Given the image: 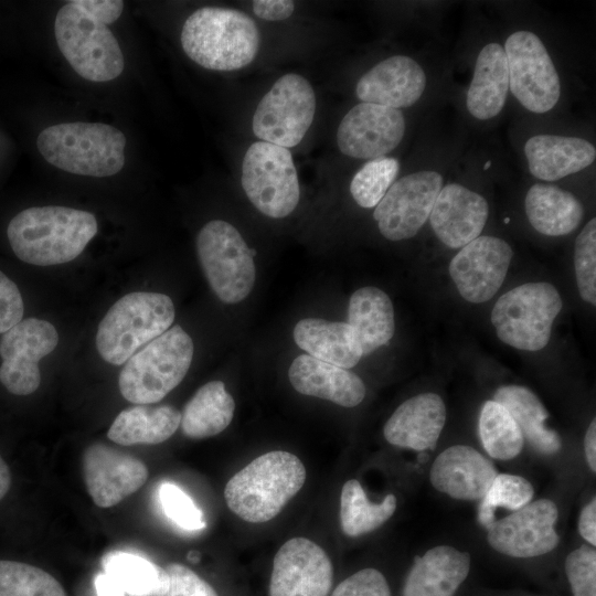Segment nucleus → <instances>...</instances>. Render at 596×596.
<instances>
[{"instance_id": "obj_2", "label": "nucleus", "mask_w": 596, "mask_h": 596, "mask_svg": "<svg viewBox=\"0 0 596 596\" xmlns=\"http://www.w3.org/2000/svg\"><path fill=\"white\" fill-rule=\"evenodd\" d=\"M98 230L94 214L67 206H34L10 221L7 235L19 259L52 266L75 259Z\"/></svg>"}, {"instance_id": "obj_21", "label": "nucleus", "mask_w": 596, "mask_h": 596, "mask_svg": "<svg viewBox=\"0 0 596 596\" xmlns=\"http://www.w3.org/2000/svg\"><path fill=\"white\" fill-rule=\"evenodd\" d=\"M425 87L426 75L422 66L409 56L394 55L360 77L355 95L363 103L400 109L414 105Z\"/></svg>"}, {"instance_id": "obj_27", "label": "nucleus", "mask_w": 596, "mask_h": 596, "mask_svg": "<svg viewBox=\"0 0 596 596\" xmlns=\"http://www.w3.org/2000/svg\"><path fill=\"white\" fill-rule=\"evenodd\" d=\"M292 334L308 355L339 368H353L363 355L349 323L305 318L296 323Z\"/></svg>"}, {"instance_id": "obj_32", "label": "nucleus", "mask_w": 596, "mask_h": 596, "mask_svg": "<svg viewBox=\"0 0 596 596\" xmlns=\"http://www.w3.org/2000/svg\"><path fill=\"white\" fill-rule=\"evenodd\" d=\"M493 401L501 404L518 424L523 438L540 454L553 455L560 451V435L545 425L549 413L539 397L520 385L499 387Z\"/></svg>"}, {"instance_id": "obj_44", "label": "nucleus", "mask_w": 596, "mask_h": 596, "mask_svg": "<svg viewBox=\"0 0 596 596\" xmlns=\"http://www.w3.org/2000/svg\"><path fill=\"white\" fill-rule=\"evenodd\" d=\"M164 570L170 581L164 596H217L215 589L189 567L171 563Z\"/></svg>"}, {"instance_id": "obj_12", "label": "nucleus", "mask_w": 596, "mask_h": 596, "mask_svg": "<svg viewBox=\"0 0 596 596\" xmlns=\"http://www.w3.org/2000/svg\"><path fill=\"white\" fill-rule=\"evenodd\" d=\"M509 88L528 110L543 114L558 102L561 84L541 39L530 31H515L504 44Z\"/></svg>"}, {"instance_id": "obj_24", "label": "nucleus", "mask_w": 596, "mask_h": 596, "mask_svg": "<svg viewBox=\"0 0 596 596\" xmlns=\"http://www.w3.org/2000/svg\"><path fill=\"white\" fill-rule=\"evenodd\" d=\"M288 377L300 394L327 400L343 407H354L365 396V385L355 373L308 354H300L291 362Z\"/></svg>"}, {"instance_id": "obj_38", "label": "nucleus", "mask_w": 596, "mask_h": 596, "mask_svg": "<svg viewBox=\"0 0 596 596\" xmlns=\"http://www.w3.org/2000/svg\"><path fill=\"white\" fill-rule=\"evenodd\" d=\"M400 162L393 157H380L365 162L353 175L350 193L358 205L375 207L395 182Z\"/></svg>"}, {"instance_id": "obj_14", "label": "nucleus", "mask_w": 596, "mask_h": 596, "mask_svg": "<svg viewBox=\"0 0 596 596\" xmlns=\"http://www.w3.org/2000/svg\"><path fill=\"white\" fill-rule=\"evenodd\" d=\"M55 327L45 320L26 318L6 331L0 341V382L14 395H29L41 383L39 362L57 345Z\"/></svg>"}, {"instance_id": "obj_29", "label": "nucleus", "mask_w": 596, "mask_h": 596, "mask_svg": "<svg viewBox=\"0 0 596 596\" xmlns=\"http://www.w3.org/2000/svg\"><path fill=\"white\" fill-rule=\"evenodd\" d=\"M524 206L532 227L547 236L570 234L584 216V206L573 193L550 183L533 184Z\"/></svg>"}, {"instance_id": "obj_6", "label": "nucleus", "mask_w": 596, "mask_h": 596, "mask_svg": "<svg viewBox=\"0 0 596 596\" xmlns=\"http://www.w3.org/2000/svg\"><path fill=\"white\" fill-rule=\"evenodd\" d=\"M174 316L173 302L167 295L127 294L102 319L96 333L97 351L106 362L124 364L142 345L171 328Z\"/></svg>"}, {"instance_id": "obj_1", "label": "nucleus", "mask_w": 596, "mask_h": 596, "mask_svg": "<svg viewBox=\"0 0 596 596\" xmlns=\"http://www.w3.org/2000/svg\"><path fill=\"white\" fill-rule=\"evenodd\" d=\"M123 9L120 0H73L57 11L54 22L57 46L83 78L104 83L123 73L124 55L108 28Z\"/></svg>"}, {"instance_id": "obj_15", "label": "nucleus", "mask_w": 596, "mask_h": 596, "mask_svg": "<svg viewBox=\"0 0 596 596\" xmlns=\"http://www.w3.org/2000/svg\"><path fill=\"white\" fill-rule=\"evenodd\" d=\"M558 518L550 499L529 502L487 528V541L497 552L512 557H535L553 551L560 542L554 528Z\"/></svg>"}, {"instance_id": "obj_46", "label": "nucleus", "mask_w": 596, "mask_h": 596, "mask_svg": "<svg viewBox=\"0 0 596 596\" xmlns=\"http://www.w3.org/2000/svg\"><path fill=\"white\" fill-rule=\"evenodd\" d=\"M254 14L265 21H283L291 17L295 2L290 0H255L252 4Z\"/></svg>"}, {"instance_id": "obj_33", "label": "nucleus", "mask_w": 596, "mask_h": 596, "mask_svg": "<svg viewBox=\"0 0 596 596\" xmlns=\"http://www.w3.org/2000/svg\"><path fill=\"white\" fill-rule=\"evenodd\" d=\"M235 402L222 381L202 385L181 413V430L194 439L222 433L232 422Z\"/></svg>"}, {"instance_id": "obj_49", "label": "nucleus", "mask_w": 596, "mask_h": 596, "mask_svg": "<svg viewBox=\"0 0 596 596\" xmlns=\"http://www.w3.org/2000/svg\"><path fill=\"white\" fill-rule=\"evenodd\" d=\"M584 448L587 464L593 472L596 471V422L595 418L590 422L585 437Z\"/></svg>"}, {"instance_id": "obj_18", "label": "nucleus", "mask_w": 596, "mask_h": 596, "mask_svg": "<svg viewBox=\"0 0 596 596\" xmlns=\"http://www.w3.org/2000/svg\"><path fill=\"white\" fill-rule=\"evenodd\" d=\"M333 568L328 554L306 538H292L277 551L269 596H328Z\"/></svg>"}, {"instance_id": "obj_25", "label": "nucleus", "mask_w": 596, "mask_h": 596, "mask_svg": "<svg viewBox=\"0 0 596 596\" xmlns=\"http://www.w3.org/2000/svg\"><path fill=\"white\" fill-rule=\"evenodd\" d=\"M470 570V555L449 545H438L416 557L403 596H454Z\"/></svg>"}, {"instance_id": "obj_5", "label": "nucleus", "mask_w": 596, "mask_h": 596, "mask_svg": "<svg viewBox=\"0 0 596 596\" xmlns=\"http://www.w3.org/2000/svg\"><path fill=\"white\" fill-rule=\"evenodd\" d=\"M126 136L103 123H63L43 129L36 140L42 157L73 174L96 178L118 173L125 164Z\"/></svg>"}, {"instance_id": "obj_36", "label": "nucleus", "mask_w": 596, "mask_h": 596, "mask_svg": "<svg viewBox=\"0 0 596 596\" xmlns=\"http://www.w3.org/2000/svg\"><path fill=\"white\" fill-rule=\"evenodd\" d=\"M478 427L482 446L491 458L509 460L521 453L523 435L509 412L496 401L482 405Z\"/></svg>"}, {"instance_id": "obj_48", "label": "nucleus", "mask_w": 596, "mask_h": 596, "mask_svg": "<svg viewBox=\"0 0 596 596\" xmlns=\"http://www.w3.org/2000/svg\"><path fill=\"white\" fill-rule=\"evenodd\" d=\"M94 586L97 596H125V592L119 584L106 573H99L94 578Z\"/></svg>"}, {"instance_id": "obj_26", "label": "nucleus", "mask_w": 596, "mask_h": 596, "mask_svg": "<svg viewBox=\"0 0 596 596\" xmlns=\"http://www.w3.org/2000/svg\"><path fill=\"white\" fill-rule=\"evenodd\" d=\"M524 155L533 177L555 181L590 166L596 149L578 137L536 135L526 140Z\"/></svg>"}, {"instance_id": "obj_50", "label": "nucleus", "mask_w": 596, "mask_h": 596, "mask_svg": "<svg viewBox=\"0 0 596 596\" xmlns=\"http://www.w3.org/2000/svg\"><path fill=\"white\" fill-rule=\"evenodd\" d=\"M11 486V473L8 465L0 456V500L7 494Z\"/></svg>"}, {"instance_id": "obj_4", "label": "nucleus", "mask_w": 596, "mask_h": 596, "mask_svg": "<svg viewBox=\"0 0 596 596\" xmlns=\"http://www.w3.org/2000/svg\"><path fill=\"white\" fill-rule=\"evenodd\" d=\"M306 468L294 454L273 450L253 459L224 488L230 510L251 523L274 519L300 491Z\"/></svg>"}, {"instance_id": "obj_34", "label": "nucleus", "mask_w": 596, "mask_h": 596, "mask_svg": "<svg viewBox=\"0 0 596 596\" xmlns=\"http://www.w3.org/2000/svg\"><path fill=\"white\" fill-rule=\"evenodd\" d=\"M102 567L128 596H164L168 592L167 571L143 556L113 551L104 555Z\"/></svg>"}, {"instance_id": "obj_7", "label": "nucleus", "mask_w": 596, "mask_h": 596, "mask_svg": "<svg viewBox=\"0 0 596 596\" xmlns=\"http://www.w3.org/2000/svg\"><path fill=\"white\" fill-rule=\"evenodd\" d=\"M193 351L191 337L179 324L169 328L125 362L118 376L121 395L137 405L161 401L184 379Z\"/></svg>"}, {"instance_id": "obj_8", "label": "nucleus", "mask_w": 596, "mask_h": 596, "mask_svg": "<svg viewBox=\"0 0 596 596\" xmlns=\"http://www.w3.org/2000/svg\"><path fill=\"white\" fill-rule=\"evenodd\" d=\"M563 307L557 289L545 281L526 283L503 294L491 311L498 338L519 350L539 351L550 341Z\"/></svg>"}, {"instance_id": "obj_35", "label": "nucleus", "mask_w": 596, "mask_h": 596, "mask_svg": "<svg viewBox=\"0 0 596 596\" xmlns=\"http://www.w3.org/2000/svg\"><path fill=\"white\" fill-rule=\"evenodd\" d=\"M396 497L387 494L381 502H371L356 479L344 482L340 496V523L348 536H359L374 531L395 512Z\"/></svg>"}, {"instance_id": "obj_20", "label": "nucleus", "mask_w": 596, "mask_h": 596, "mask_svg": "<svg viewBox=\"0 0 596 596\" xmlns=\"http://www.w3.org/2000/svg\"><path fill=\"white\" fill-rule=\"evenodd\" d=\"M488 214L482 195L461 184L448 183L440 189L428 219L443 244L459 248L480 236Z\"/></svg>"}, {"instance_id": "obj_43", "label": "nucleus", "mask_w": 596, "mask_h": 596, "mask_svg": "<svg viewBox=\"0 0 596 596\" xmlns=\"http://www.w3.org/2000/svg\"><path fill=\"white\" fill-rule=\"evenodd\" d=\"M330 596H391V590L380 571L364 568L342 581Z\"/></svg>"}, {"instance_id": "obj_3", "label": "nucleus", "mask_w": 596, "mask_h": 596, "mask_svg": "<svg viewBox=\"0 0 596 596\" xmlns=\"http://www.w3.org/2000/svg\"><path fill=\"white\" fill-rule=\"evenodd\" d=\"M180 40L187 56L198 65L231 72L255 60L260 32L255 21L243 11L206 6L187 18Z\"/></svg>"}, {"instance_id": "obj_41", "label": "nucleus", "mask_w": 596, "mask_h": 596, "mask_svg": "<svg viewBox=\"0 0 596 596\" xmlns=\"http://www.w3.org/2000/svg\"><path fill=\"white\" fill-rule=\"evenodd\" d=\"M159 500L164 514L178 526L188 531L205 528L202 511L177 485L164 482L159 488Z\"/></svg>"}, {"instance_id": "obj_39", "label": "nucleus", "mask_w": 596, "mask_h": 596, "mask_svg": "<svg viewBox=\"0 0 596 596\" xmlns=\"http://www.w3.org/2000/svg\"><path fill=\"white\" fill-rule=\"evenodd\" d=\"M533 496V487L525 478L498 473L478 507V521L487 529L496 521L494 511L498 507L515 511L531 502Z\"/></svg>"}, {"instance_id": "obj_31", "label": "nucleus", "mask_w": 596, "mask_h": 596, "mask_svg": "<svg viewBox=\"0 0 596 596\" xmlns=\"http://www.w3.org/2000/svg\"><path fill=\"white\" fill-rule=\"evenodd\" d=\"M181 413L172 405L138 404L121 411L107 437L119 445H156L169 439L179 428Z\"/></svg>"}, {"instance_id": "obj_13", "label": "nucleus", "mask_w": 596, "mask_h": 596, "mask_svg": "<svg viewBox=\"0 0 596 596\" xmlns=\"http://www.w3.org/2000/svg\"><path fill=\"white\" fill-rule=\"evenodd\" d=\"M441 184L443 177L433 170L395 181L373 212L380 233L394 242L415 236L428 220Z\"/></svg>"}, {"instance_id": "obj_10", "label": "nucleus", "mask_w": 596, "mask_h": 596, "mask_svg": "<svg viewBox=\"0 0 596 596\" xmlns=\"http://www.w3.org/2000/svg\"><path fill=\"white\" fill-rule=\"evenodd\" d=\"M241 182L251 203L268 217H286L298 205V173L287 148L253 142L243 158Z\"/></svg>"}, {"instance_id": "obj_40", "label": "nucleus", "mask_w": 596, "mask_h": 596, "mask_svg": "<svg viewBox=\"0 0 596 596\" xmlns=\"http://www.w3.org/2000/svg\"><path fill=\"white\" fill-rule=\"evenodd\" d=\"M574 267L582 299L596 305V219L588 221L576 237Z\"/></svg>"}, {"instance_id": "obj_42", "label": "nucleus", "mask_w": 596, "mask_h": 596, "mask_svg": "<svg viewBox=\"0 0 596 596\" xmlns=\"http://www.w3.org/2000/svg\"><path fill=\"white\" fill-rule=\"evenodd\" d=\"M565 572L573 596H596V551L583 544L568 554Z\"/></svg>"}, {"instance_id": "obj_47", "label": "nucleus", "mask_w": 596, "mask_h": 596, "mask_svg": "<svg viewBox=\"0 0 596 596\" xmlns=\"http://www.w3.org/2000/svg\"><path fill=\"white\" fill-rule=\"evenodd\" d=\"M578 531L590 545H596V500L592 499L581 511Z\"/></svg>"}, {"instance_id": "obj_19", "label": "nucleus", "mask_w": 596, "mask_h": 596, "mask_svg": "<svg viewBox=\"0 0 596 596\" xmlns=\"http://www.w3.org/2000/svg\"><path fill=\"white\" fill-rule=\"evenodd\" d=\"M82 462L87 491L99 508L118 504L148 478V468L140 459L100 443L85 449Z\"/></svg>"}, {"instance_id": "obj_11", "label": "nucleus", "mask_w": 596, "mask_h": 596, "mask_svg": "<svg viewBox=\"0 0 596 596\" xmlns=\"http://www.w3.org/2000/svg\"><path fill=\"white\" fill-rule=\"evenodd\" d=\"M316 114V94L310 82L296 73L280 76L258 103L252 129L260 141L284 148L301 142Z\"/></svg>"}, {"instance_id": "obj_17", "label": "nucleus", "mask_w": 596, "mask_h": 596, "mask_svg": "<svg viewBox=\"0 0 596 596\" xmlns=\"http://www.w3.org/2000/svg\"><path fill=\"white\" fill-rule=\"evenodd\" d=\"M512 257L511 246L502 238L478 236L454 256L449 275L465 300L481 304L500 289Z\"/></svg>"}, {"instance_id": "obj_22", "label": "nucleus", "mask_w": 596, "mask_h": 596, "mask_svg": "<svg viewBox=\"0 0 596 596\" xmlns=\"http://www.w3.org/2000/svg\"><path fill=\"white\" fill-rule=\"evenodd\" d=\"M498 471L477 449L455 445L441 451L429 470L433 487L457 500H479L491 487Z\"/></svg>"}, {"instance_id": "obj_28", "label": "nucleus", "mask_w": 596, "mask_h": 596, "mask_svg": "<svg viewBox=\"0 0 596 596\" xmlns=\"http://www.w3.org/2000/svg\"><path fill=\"white\" fill-rule=\"evenodd\" d=\"M509 92V71L503 46L491 42L485 45L475 64L473 76L467 92L469 114L487 120L502 110Z\"/></svg>"}, {"instance_id": "obj_23", "label": "nucleus", "mask_w": 596, "mask_h": 596, "mask_svg": "<svg viewBox=\"0 0 596 596\" xmlns=\"http://www.w3.org/2000/svg\"><path fill=\"white\" fill-rule=\"evenodd\" d=\"M446 422L438 394L422 393L402 403L386 421L383 434L393 446L416 451L434 449Z\"/></svg>"}, {"instance_id": "obj_30", "label": "nucleus", "mask_w": 596, "mask_h": 596, "mask_svg": "<svg viewBox=\"0 0 596 596\" xmlns=\"http://www.w3.org/2000/svg\"><path fill=\"white\" fill-rule=\"evenodd\" d=\"M348 323L356 334L363 355L387 344L395 332L390 297L376 287L359 288L350 297Z\"/></svg>"}, {"instance_id": "obj_9", "label": "nucleus", "mask_w": 596, "mask_h": 596, "mask_svg": "<svg viewBox=\"0 0 596 596\" xmlns=\"http://www.w3.org/2000/svg\"><path fill=\"white\" fill-rule=\"evenodd\" d=\"M196 253L206 280L225 304H237L252 291L256 268L253 251L228 222L212 220L196 236Z\"/></svg>"}, {"instance_id": "obj_37", "label": "nucleus", "mask_w": 596, "mask_h": 596, "mask_svg": "<svg viewBox=\"0 0 596 596\" xmlns=\"http://www.w3.org/2000/svg\"><path fill=\"white\" fill-rule=\"evenodd\" d=\"M0 596H66L50 573L36 566L0 561Z\"/></svg>"}, {"instance_id": "obj_45", "label": "nucleus", "mask_w": 596, "mask_h": 596, "mask_svg": "<svg viewBox=\"0 0 596 596\" xmlns=\"http://www.w3.org/2000/svg\"><path fill=\"white\" fill-rule=\"evenodd\" d=\"M23 300L18 286L0 270V333L22 320Z\"/></svg>"}, {"instance_id": "obj_16", "label": "nucleus", "mask_w": 596, "mask_h": 596, "mask_svg": "<svg viewBox=\"0 0 596 596\" xmlns=\"http://www.w3.org/2000/svg\"><path fill=\"white\" fill-rule=\"evenodd\" d=\"M405 128L400 109L361 102L341 119L337 145L347 157L371 160L393 151L401 143Z\"/></svg>"}]
</instances>
